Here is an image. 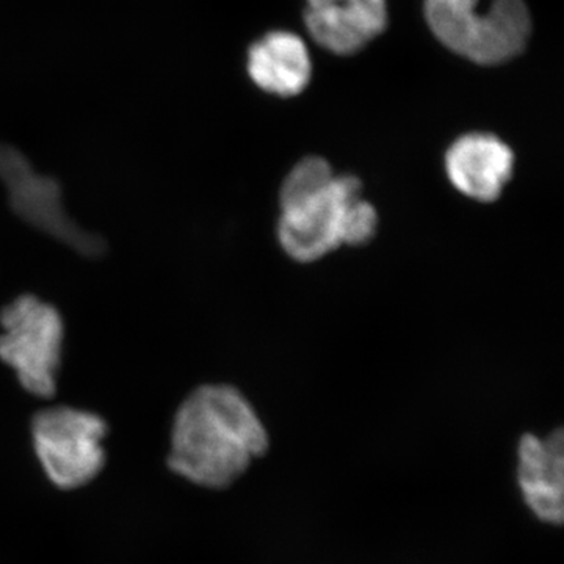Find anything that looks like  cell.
Returning a JSON list of instances; mask_svg holds the SVG:
<instances>
[{
  "instance_id": "5",
  "label": "cell",
  "mask_w": 564,
  "mask_h": 564,
  "mask_svg": "<svg viewBox=\"0 0 564 564\" xmlns=\"http://www.w3.org/2000/svg\"><path fill=\"white\" fill-rule=\"evenodd\" d=\"M31 430L36 458L58 489L84 488L102 473L109 425L101 415L70 406L44 408L33 415Z\"/></svg>"
},
{
  "instance_id": "6",
  "label": "cell",
  "mask_w": 564,
  "mask_h": 564,
  "mask_svg": "<svg viewBox=\"0 0 564 564\" xmlns=\"http://www.w3.org/2000/svg\"><path fill=\"white\" fill-rule=\"evenodd\" d=\"M0 181L6 185L11 209L22 221L85 258H99L106 251L101 237L69 217L61 184L54 177L36 173L20 150L6 143H0Z\"/></svg>"
},
{
  "instance_id": "7",
  "label": "cell",
  "mask_w": 564,
  "mask_h": 564,
  "mask_svg": "<svg viewBox=\"0 0 564 564\" xmlns=\"http://www.w3.org/2000/svg\"><path fill=\"white\" fill-rule=\"evenodd\" d=\"M513 172V151L491 133L475 132L459 137L445 154L448 181L473 202H497Z\"/></svg>"
},
{
  "instance_id": "4",
  "label": "cell",
  "mask_w": 564,
  "mask_h": 564,
  "mask_svg": "<svg viewBox=\"0 0 564 564\" xmlns=\"http://www.w3.org/2000/svg\"><path fill=\"white\" fill-rule=\"evenodd\" d=\"M0 359L22 388L40 399L57 392L65 326L52 304L25 293L0 311Z\"/></svg>"
},
{
  "instance_id": "8",
  "label": "cell",
  "mask_w": 564,
  "mask_h": 564,
  "mask_svg": "<svg viewBox=\"0 0 564 564\" xmlns=\"http://www.w3.org/2000/svg\"><path fill=\"white\" fill-rule=\"evenodd\" d=\"M304 22L322 47L351 55L384 31L388 7L384 0H307Z\"/></svg>"
},
{
  "instance_id": "3",
  "label": "cell",
  "mask_w": 564,
  "mask_h": 564,
  "mask_svg": "<svg viewBox=\"0 0 564 564\" xmlns=\"http://www.w3.org/2000/svg\"><path fill=\"white\" fill-rule=\"evenodd\" d=\"M425 0V17L448 50L480 65H499L524 51L532 20L524 0Z\"/></svg>"
},
{
  "instance_id": "9",
  "label": "cell",
  "mask_w": 564,
  "mask_h": 564,
  "mask_svg": "<svg viewBox=\"0 0 564 564\" xmlns=\"http://www.w3.org/2000/svg\"><path fill=\"white\" fill-rule=\"evenodd\" d=\"M518 481L525 503L541 521L560 525L564 516V437L524 434L518 447Z\"/></svg>"
},
{
  "instance_id": "2",
  "label": "cell",
  "mask_w": 564,
  "mask_h": 564,
  "mask_svg": "<svg viewBox=\"0 0 564 564\" xmlns=\"http://www.w3.org/2000/svg\"><path fill=\"white\" fill-rule=\"evenodd\" d=\"M361 192L358 177L343 174L280 207L276 236L285 254L295 262L313 263L340 247H362L375 239L378 212Z\"/></svg>"
},
{
  "instance_id": "10",
  "label": "cell",
  "mask_w": 564,
  "mask_h": 564,
  "mask_svg": "<svg viewBox=\"0 0 564 564\" xmlns=\"http://www.w3.org/2000/svg\"><path fill=\"white\" fill-rule=\"evenodd\" d=\"M248 73L259 88L273 95H300L310 84L313 66L306 44L289 32H273L252 44Z\"/></svg>"
},
{
  "instance_id": "1",
  "label": "cell",
  "mask_w": 564,
  "mask_h": 564,
  "mask_svg": "<svg viewBox=\"0 0 564 564\" xmlns=\"http://www.w3.org/2000/svg\"><path fill=\"white\" fill-rule=\"evenodd\" d=\"M269 433L250 400L229 384H204L188 393L174 415L172 473L207 489L239 480L269 451Z\"/></svg>"
}]
</instances>
